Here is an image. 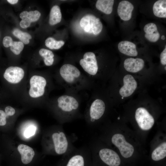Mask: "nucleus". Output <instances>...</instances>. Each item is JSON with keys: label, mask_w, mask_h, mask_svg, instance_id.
<instances>
[{"label": "nucleus", "mask_w": 166, "mask_h": 166, "mask_svg": "<svg viewBox=\"0 0 166 166\" xmlns=\"http://www.w3.org/2000/svg\"><path fill=\"white\" fill-rule=\"evenodd\" d=\"M65 166H91V155L88 146L74 148L65 155Z\"/></svg>", "instance_id": "f257e3e1"}, {"label": "nucleus", "mask_w": 166, "mask_h": 166, "mask_svg": "<svg viewBox=\"0 0 166 166\" xmlns=\"http://www.w3.org/2000/svg\"><path fill=\"white\" fill-rule=\"evenodd\" d=\"M57 106L63 117V122L65 123L71 120L76 115L79 104L74 97L63 95L57 99Z\"/></svg>", "instance_id": "f03ea898"}, {"label": "nucleus", "mask_w": 166, "mask_h": 166, "mask_svg": "<svg viewBox=\"0 0 166 166\" xmlns=\"http://www.w3.org/2000/svg\"><path fill=\"white\" fill-rule=\"evenodd\" d=\"M89 147L92 157L99 159L108 166H119L120 165V158L117 154L113 150L107 148L97 149L90 142Z\"/></svg>", "instance_id": "7ed1b4c3"}, {"label": "nucleus", "mask_w": 166, "mask_h": 166, "mask_svg": "<svg viewBox=\"0 0 166 166\" xmlns=\"http://www.w3.org/2000/svg\"><path fill=\"white\" fill-rule=\"evenodd\" d=\"M53 148L58 155H65L74 147L72 139L62 129L53 132L51 136Z\"/></svg>", "instance_id": "20e7f679"}, {"label": "nucleus", "mask_w": 166, "mask_h": 166, "mask_svg": "<svg viewBox=\"0 0 166 166\" xmlns=\"http://www.w3.org/2000/svg\"><path fill=\"white\" fill-rule=\"evenodd\" d=\"M47 85V81L43 76L34 75L30 78L28 94L31 98L37 99L44 95Z\"/></svg>", "instance_id": "39448f33"}, {"label": "nucleus", "mask_w": 166, "mask_h": 166, "mask_svg": "<svg viewBox=\"0 0 166 166\" xmlns=\"http://www.w3.org/2000/svg\"><path fill=\"white\" fill-rule=\"evenodd\" d=\"M80 25L85 32L95 35L99 34L103 28L100 19L92 14L83 17L80 21Z\"/></svg>", "instance_id": "423d86ee"}, {"label": "nucleus", "mask_w": 166, "mask_h": 166, "mask_svg": "<svg viewBox=\"0 0 166 166\" xmlns=\"http://www.w3.org/2000/svg\"><path fill=\"white\" fill-rule=\"evenodd\" d=\"M105 109V104L102 100L97 99L94 101L89 106L86 118L88 124L91 126L101 118Z\"/></svg>", "instance_id": "0eeeda50"}, {"label": "nucleus", "mask_w": 166, "mask_h": 166, "mask_svg": "<svg viewBox=\"0 0 166 166\" xmlns=\"http://www.w3.org/2000/svg\"><path fill=\"white\" fill-rule=\"evenodd\" d=\"M111 141L119 149L121 154L125 158L131 157L134 152L133 146L127 142L124 136L121 134L116 133L112 137Z\"/></svg>", "instance_id": "6e6552de"}, {"label": "nucleus", "mask_w": 166, "mask_h": 166, "mask_svg": "<svg viewBox=\"0 0 166 166\" xmlns=\"http://www.w3.org/2000/svg\"><path fill=\"white\" fill-rule=\"evenodd\" d=\"M135 117L138 126L143 130L150 129L154 123L153 117L144 108L140 107L136 110Z\"/></svg>", "instance_id": "1a4fd4ad"}, {"label": "nucleus", "mask_w": 166, "mask_h": 166, "mask_svg": "<svg viewBox=\"0 0 166 166\" xmlns=\"http://www.w3.org/2000/svg\"><path fill=\"white\" fill-rule=\"evenodd\" d=\"M59 73L63 80L69 84H73L79 79L81 72L75 66L70 64H65L60 68Z\"/></svg>", "instance_id": "9d476101"}, {"label": "nucleus", "mask_w": 166, "mask_h": 166, "mask_svg": "<svg viewBox=\"0 0 166 166\" xmlns=\"http://www.w3.org/2000/svg\"><path fill=\"white\" fill-rule=\"evenodd\" d=\"M80 64L84 71L90 75H96L98 66L95 54L92 52L85 53L83 58L80 61Z\"/></svg>", "instance_id": "9b49d317"}, {"label": "nucleus", "mask_w": 166, "mask_h": 166, "mask_svg": "<svg viewBox=\"0 0 166 166\" xmlns=\"http://www.w3.org/2000/svg\"><path fill=\"white\" fill-rule=\"evenodd\" d=\"M25 72L21 67L11 66L7 68L3 74L4 78L10 84L16 85L20 83L25 76Z\"/></svg>", "instance_id": "f8f14e48"}, {"label": "nucleus", "mask_w": 166, "mask_h": 166, "mask_svg": "<svg viewBox=\"0 0 166 166\" xmlns=\"http://www.w3.org/2000/svg\"><path fill=\"white\" fill-rule=\"evenodd\" d=\"M124 85L119 90L120 95L123 97H127L131 95L137 86V83L131 75L128 74L123 78Z\"/></svg>", "instance_id": "ddd939ff"}, {"label": "nucleus", "mask_w": 166, "mask_h": 166, "mask_svg": "<svg viewBox=\"0 0 166 166\" xmlns=\"http://www.w3.org/2000/svg\"><path fill=\"white\" fill-rule=\"evenodd\" d=\"M41 15L40 13L38 10L22 12L20 14V17L22 19L20 22V26L23 28L28 27L32 22L38 21Z\"/></svg>", "instance_id": "4468645a"}, {"label": "nucleus", "mask_w": 166, "mask_h": 166, "mask_svg": "<svg viewBox=\"0 0 166 166\" xmlns=\"http://www.w3.org/2000/svg\"><path fill=\"white\" fill-rule=\"evenodd\" d=\"M133 9V6L130 2L127 1H122L119 4L117 13L122 20L125 21H128L131 18Z\"/></svg>", "instance_id": "2eb2a0df"}, {"label": "nucleus", "mask_w": 166, "mask_h": 166, "mask_svg": "<svg viewBox=\"0 0 166 166\" xmlns=\"http://www.w3.org/2000/svg\"><path fill=\"white\" fill-rule=\"evenodd\" d=\"M124 67L127 71L136 73L141 70L144 65V60L140 58H128L124 62Z\"/></svg>", "instance_id": "dca6fc26"}, {"label": "nucleus", "mask_w": 166, "mask_h": 166, "mask_svg": "<svg viewBox=\"0 0 166 166\" xmlns=\"http://www.w3.org/2000/svg\"><path fill=\"white\" fill-rule=\"evenodd\" d=\"M18 150L21 155L22 162L27 164L32 160L35 154L33 149L30 146L24 144H20L18 147Z\"/></svg>", "instance_id": "f3484780"}, {"label": "nucleus", "mask_w": 166, "mask_h": 166, "mask_svg": "<svg viewBox=\"0 0 166 166\" xmlns=\"http://www.w3.org/2000/svg\"><path fill=\"white\" fill-rule=\"evenodd\" d=\"M118 48L120 52L126 55L134 57L138 54L136 45L130 42L127 41L121 42L118 44Z\"/></svg>", "instance_id": "a211bd4d"}, {"label": "nucleus", "mask_w": 166, "mask_h": 166, "mask_svg": "<svg viewBox=\"0 0 166 166\" xmlns=\"http://www.w3.org/2000/svg\"><path fill=\"white\" fill-rule=\"evenodd\" d=\"M153 11L156 17L166 18V0H159L156 1L153 6Z\"/></svg>", "instance_id": "6ab92c4d"}, {"label": "nucleus", "mask_w": 166, "mask_h": 166, "mask_svg": "<svg viewBox=\"0 0 166 166\" xmlns=\"http://www.w3.org/2000/svg\"><path fill=\"white\" fill-rule=\"evenodd\" d=\"M114 2L113 0H98L96 4L97 9L105 14H111L113 9Z\"/></svg>", "instance_id": "aec40b11"}, {"label": "nucleus", "mask_w": 166, "mask_h": 166, "mask_svg": "<svg viewBox=\"0 0 166 166\" xmlns=\"http://www.w3.org/2000/svg\"><path fill=\"white\" fill-rule=\"evenodd\" d=\"M62 15L60 7L57 5L53 6L51 9L49 19V24L55 25L61 21Z\"/></svg>", "instance_id": "412c9836"}, {"label": "nucleus", "mask_w": 166, "mask_h": 166, "mask_svg": "<svg viewBox=\"0 0 166 166\" xmlns=\"http://www.w3.org/2000/svg\"><path fill=\"white\" fill-rule=\"evenodd\" d=\"M166 156V143L164 142L156 147L152 152V158L157 161L163 159Z\"/></svg>", "instance_id": "4be33fe9"}, {"label": "nucleus", "mask_w": 166, "mask_h": 166, "mask_svg": "<svg viewBox=\"0 0 166 166\" xmlns=\"http://www.w3.org/2000/svg\"><path fill=\"white\" fill-rule=\"evenodd\" d=\"M39 53L40 55L44 58V61L46 65L50 66L53 65L54 61V55L52 51L42 48L40 50Z\"/></svg>", "instance_id": "5701e85b"}, {"label": "nucleus", "mask_w": 166, "mask_h": 166, "mask_svg": "<svg viewBox=\"0 0 166 166\" xmlns=\"http://www.w3.org/2000/svg\"><path fill=\"white\" fill-rule=\"evenodd\" d=\"M12 33L15 36L25 44H29L30 42V39L32 38L31 36L29 33L22 32L17 28L13 30Z\"/></svg>", "instance_id": "b1692460"}, {"label": "nucleus", "mask_w": 166, "mask_h": 166, "mask_svg": "<svg viewBox=\"0 0 166 166\" xmlns=\"http://www.w3.org/2000/svg\"><path fill=\"white\" fill-rule=\"evenodd\" d=\"M45 46L51 49H58L63 46L65 42L62 40L57 41L52 37L48 38L45 42Z\"/></svg>", "instance_id": "393cba45"}, {"label": "nucleus", "mask_w": 166, "mask_h": 166, "mask_svg": "<svg viewBox=\"0 0 166 166\" xmlns=\"http://www.w3.org/2000/svg\"><path fill=\"white\" fill-rule=\"evenodd\" d=\"M24 47L21 42L13 41L10 47L11 51L16 55H19L23 50Z\"/></svg>", "instance_id": "a878e982"}, {"label": "nucleus", "mask_w": 166, "mask_h": 166, "mask_svg": "<svg viewBox=\"0 0 166 166\" xmlns=\"http://www.w3.org/2000/svg\"><path fill=\"white\" fill-rule=\"evenodd\" d=\"M144 30L145 34H151L157 30V26L153 23H150L146 24L144 26Z\"/></svg>", "instance_id": "bb28decb"}, {"label": "nucleus", "mask_w": 166, "mask_h": 166, "mask_svg": "<svg viewBox=\"0 0 166 166\" xmlns=\"http://www.w3.org/2000/svg\"><path fill=\"white\" fill-rule=\"evenodd\" d=\"M144 36L145 38L149 41L152 42H155L157 41L159 38L160 34L157 30L151 34H145Z\"/></svg>", "instance_id": "cd10ccee"}, {"label": "nucleus", "mask_w": 166, "mask_h": 166, "mask_svg": "<svg viewBox=\"0 0 166 166\" xmlns=\"http://www.w3.org/2000/svg\"><path fill=\"white\" fill-rule=\"evenodd\" d=\"M36 131V127L34 125L28 127L25 131L24 135L26 138H29L34 135Z\"/></svg>", "instance_id": "c85d7f7f"}, {"label": "nucleus", "mask_w": 166, "mask_h": 166, "mask_svg": "<svg viewBox=\"0 0 166 166\" xmlns=\"http://www.w3.org/2000/svg\"><path fill=\"white\" fill-rule=\"evenodd\" d=\"M13 42L12 39L10 37L6 36L3 38V44L5 47L7 48L11 46Z\"/></svg>", "instance_id": "c756f323"}, {"label": "nucleus", "mask_w": 166, "mask_h": 166, "mask_svg": "<svg viewBox=\"0 0 166 166\" xmlns=\"http://www.w3.org/2000/svg\"><path fill=\"white\" fill-rule=\"evenodd\" d=\"M7 117L5 112L0 110V126H4L6 124Z\"/></svg>", "instance_id": "7c9ffc66"}, {"label": "nucleus", "mask_w": 166, "mask_h": 166, "mask_svg": "<svg viewBox=\"0 0 166 166\" xmlns=\"http://www.w3.org/2000/svg\"><path fill=\"white\" fill-rule=\"evenodd\" d=\"M5 112L6 116L8 117L9 116H13L15 113V110L12 107L8 106L5 108Z\"/></svg>", "instance_id": "2f4dec72"}, {"label": "nucleus", "mask_w": 166, "mask_h": 166, "mask_svg": "<svg viewBox=\"0 0 166 166\" xmlns=\"http://www.w3.org/2000/svg\"><path fill=\"white\" fill-rule=\"evenodd\" d=\"M160 59L161 63L164 65L166 64V48L160 54Z\"/></svg>", "instance_id": "473e14b6"}, {"label": "nucleus", "mask_w": 166, "mask_h": 166, "mask_svg": "<svg viewBox=\"0 0 166 166\" xmlns=\"http://www.w3.org/2000/svg\"><path fill=\"white\" fill-rule=\"evenodd\" d=\"M7 1L10 3L12 4H14L17 3L18 2V0H7Z\"/></svg>", "instance_id": "72a5a7b5"}, {"label": "nucleus", "mask_w": 166, "mask_h": 166, "mask_svg": "<svg viewBox=\"0 0 166 166\" xmlns=\"http://www.w3.org/2000/svg\"><path fill=\"white\" fill-rule=\"evenodd\" d=\"M161 39L162 40H164L165 39V37L164 35H163L161 37Z\"/></svg>", "instance_id": "f704fd0d"}, {"label": "nucleus", "mask_w": 166, "mask_h": 166, "mask_svg": "<svg viewBox=\"0 0 166 166\" xmlns=\"http://www.w3.org/2000/svg\"><path fill=\"white\" fill-rule=\"evenodd\" d=\"M166 66H165V68H164V69H165V70H166Z\"/></svg>", "instance_id": "c9c22d12"}, {"label": "nucleus", "mask_w": 166, "mask_h": 166, "mask_svg": "<svg viewBox=\"0 0 166 166\" xmlns=\"http://www.w3.org/2000/svg\"><path fill=\"white\" fill-rule=\"evenodd\" d=\"M118 119H120L119 117L118 118Z\"/></svg>", "instance_id": "e433bc0d"}]
</instances>
